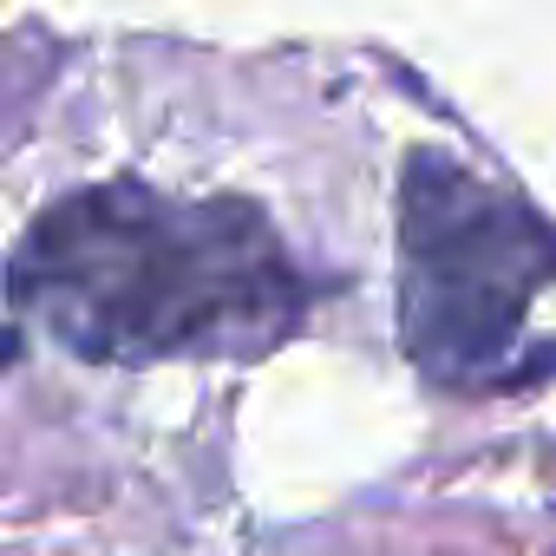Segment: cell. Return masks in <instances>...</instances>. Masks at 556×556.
Wrapping results in <instances>:
<instances>
[{
    "instance_id": "6da1fadb",
    "label": "cell",
    "mask_w": 556,
    "mask_h": 556,
    "mask_svg": "<svg viewBox=\"0 0 556 556\" xmlns=\"http://www.w3.org/2000/svg\"><path fill=\"white\" fill-rule=\"evenodd\" d=\"M302 302L282 236L229 197L99 184L40 210L14 249V315L86 361L262 354Z\"/></svg>"
},
{
    "instance_id": "7a4b0ae2",
    "label": "cell",
    "mask_w": 556,
    "mask_h": 556,
    "mask_svg": "<svg viewBox=\"0 0 556 556\" xmlns=\"http://www.w3.org/2000/svg\"><path fill=\"white\" fill-rule=\"evenodd\" d=\"M400 341L432 387L517 393L556 374V223L458 157L400 184Z\"/></svg>"
}]
</instances>
